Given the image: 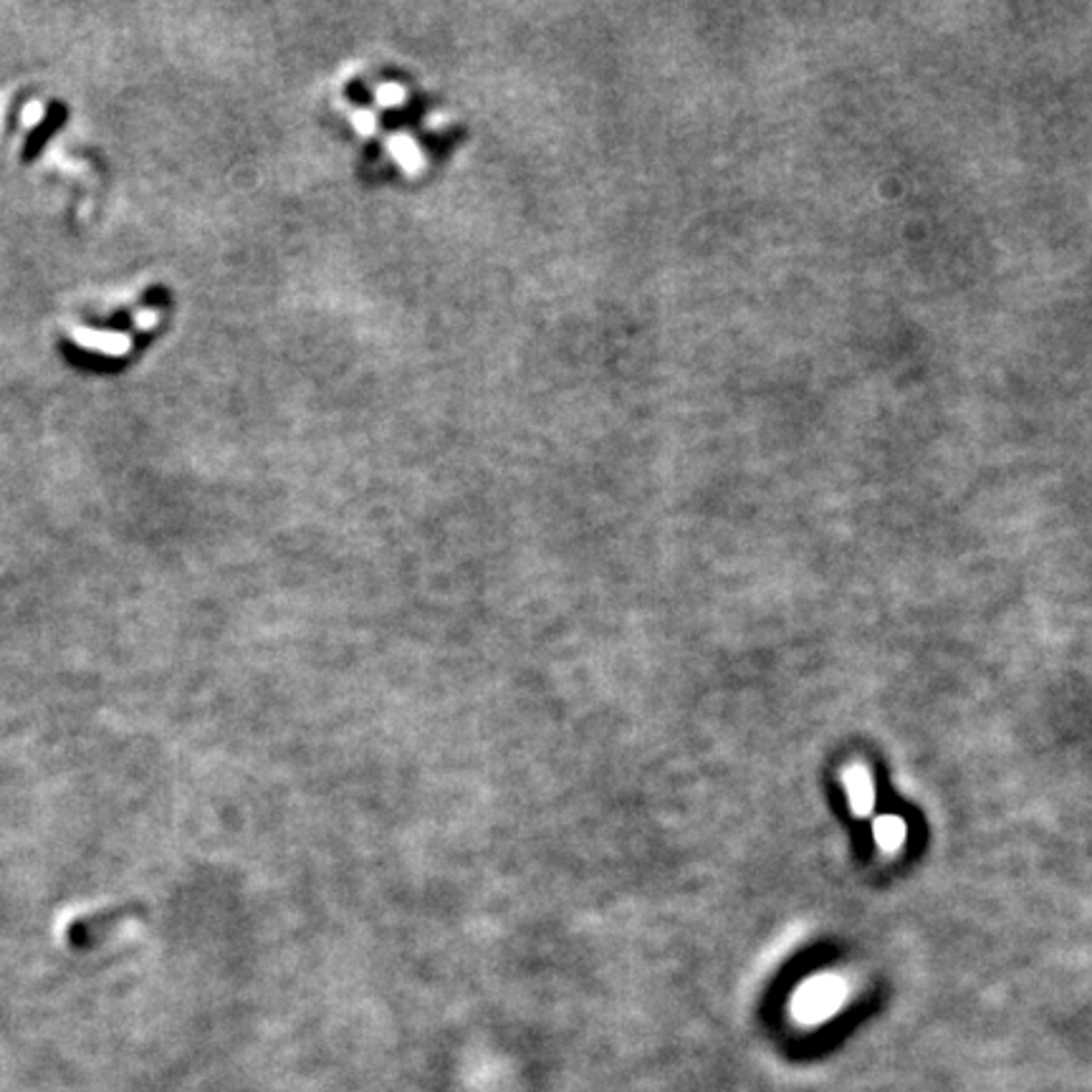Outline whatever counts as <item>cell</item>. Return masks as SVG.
Returning a JSON list of instances; mask_svg holds the SVG:
<instances>
[{
    "mask_svg": "<svg viewBox=\"0 0 1092 1092\" xmlns=\"http://www.w3.org/2000/svg\"><path fill=\"white\" fill-rule=\"evenodd\" d=\"M845 787H848L855 815H870L872 804H875V789H872L870 774H867L862 766H850V769L845 771Z\"/></svg>",
    "mask_w": 1092,
    "mask_h": 1092,
    "instance_id": "3957f363",
    "label": "cell"
},
{
    "mask_svg": "<svg viewBox=\"0 0 1092 1092\" xmlns=\"http://www.w3.org/2000/svg\"><path fill=\"white\" fill-rule=\"evenodd\" d=\"M845 999V987L834 977H820L804 984L802 991L794 999V1015L804 1024L825 1022L837 1012V1006Z\"/></svg>",
    "mask_w": 1092,
    "mask_h": 1092,
    "instance_id": "6da1fadb",
    "label": "cell"
},
{
    "mask_svg": "<svg viewBox=\"0 0 1092 1092\" xmlns=\"http://www.w3.org/2000/svg\"><path fill=\"white\" fill-rule=\"evenodd\" d=\"M132 908H111L106 913H94V916L78 918V921L71 923V928H69L71 946H76V949H89V946L99 944V938L104 936L106 928L114 926V923H120L122 918L130 916Z\"/></svg>",
    "mask_w": 1092,
    "mask_h": 1092,
    "instance_id": "7a4b0ae2",
    "label": "cell"
},
{
    "mask_svg": "<svg viewBox=\"0 0 1092 1092\" xmlns=\"http://www.w3.org/2000/svg\"><path fill=\"white\" fill-rule=\"evenodd\" d=\"M875 839L883 850L893 853V850H898L900 845H903L905 825L898 817H881V820L875 822Z\"/></svg>",
    "mask_w": 1092,
    "mask_h": 1092,
    "instance_id": "277c9868",
    "label": "cell"
}]
</instances>
